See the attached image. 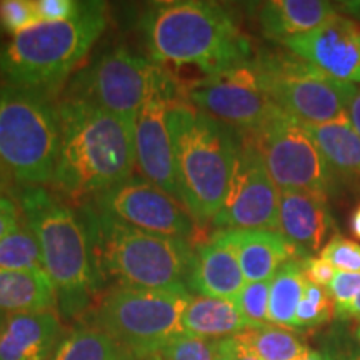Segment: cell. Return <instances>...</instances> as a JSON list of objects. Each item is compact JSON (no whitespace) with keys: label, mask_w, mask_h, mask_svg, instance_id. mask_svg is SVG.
Wrapping results in <instances>:
<instances>
[{"label":"cell","mask_w":360,"mask_h":360,"mask_svg":"<svg viewBox=\"0 0 360 360\" xmlns=\"http://www.w3.org/2000/svg\"><path fill=\"white\" fill-rule=\"evenodd\" d=\"M282 45L328 77L360 84V27L347 17L337 13L319 29L283 40Z\"/></svg>","instance_id":"cell-16"},{"label":"cell","mask_w":360,"mask_h":360,"mask_svg":"<svg viewBox=\"0 0 360 360\" xmlns=\"http://www.w3.org/2000/svg\"><path fill=\"white\" fill-rule=\"evenodd\" d=\"M347 120L352 129L360 135V87L354 85L352 94L347 101Z\"/></svg>","instance_id":"cell-40"},{"label":"cell","mask_w":360,"mask_h":360,"mask_svg":"<svg viewBox=\"0 0 360 360\" xmlns=\"http://www.w3.org/2000/svg\"><path fill=\"white\" fill-rule=\"evenodd\" d=\"M0 269L45 270L37 237L27 225H20L0 240Z\"/></svg>","instance_id":"cell-28"},{"label":"cell","mask_w":360,"mask_h":360,"mask_svg":"<svg viewBox=\"0 0 360 360\" xmlns=\"http://www.w3.org/2000/svg\"><path fill=\"white\" fill-rule=\"evenodd\" d=\"M350 229H352V233L357 238H360V205L355 209L352 215V220H350Z\"/></svg>","instance_id":"cell-43"},{"label":"cell","mask_w":360,"mask_h":360,"mask_svg":"<svg viewBox=\"0 0 360 360\" xmlns=\"http://www.w3.org/2000/svg\"><path fill=\"white\" fill-rule=\"evenodd\" d=\"M20 217L17 204L8 197L0 199V240H4L8 233L20 227Z\"/></svg>","instance_id":"cell-38"},{"label":"cell","mask_w":360,"mask_h":360,"mask_svg":"<svg viewBox=\"0 0 360 360\" xmlns=\"http://www.w3.org/2000/svg\"><path fill=\"white\" fill-rule=\"evenodd\" d=\"M225 344H227L229 355H231V360H262L259 355H255L252 350L247 347V345L240 339H237L236 335L225 339Z\"/></svg>","instance_id":"cell-39"},{"label":"cell","mask_w":360,"mask_h":360,"mask_svg":"<svg viewBox=\"0 0 360 360\" xmlns=\"http://www.w3.org/2000/svg\"><path fill=\"white\" fill-rule=\"evenodd\" d=\"M39 24L34 0H0V29L15 37Z\"/></svg>","instance_id":"cell-32"},{"label":"cell","mask_w":360,"mask_h":360,"mask_svg":"<svg viewBox=\"0 0 360 360\" xmlns=\"http://www.w3.org/2000/svg\"><path fill=\"white\" fill-rule=\"evenodd\" d=\"M337 8L326 0H270L259 7L257 20L267 39L283 42L326 24Z\"/></svg>","instance_id":"cell-21"},{"label":"cell","mask_w":360,"mask_h":360,"mask_svg":"<svg viewBox=\"0 0 360 360\" xmlns=\"http://www.w3.org/2000/svg\"><path fill=\"white\" fill-rule=\"evenodd\" d=\"M169 129L180 200L192 219L214 220L231 182L240 134L179 98L170 107Z\"/></svg>","instance_id":"cell-4"},{"label":"cell","mask_w":360,"mask_h":360,"mask_svg":"<svg viewBox=\"0 0 360 360\" xmlns=\"http://www.w3.org/2000/svg\"><path fill=\"white\" fill-rule=\"evenodd\" d=\"M139 27L157 65H192L209 75L252 60L250 40L232 12L207 0H169L148 6Z\"/></svg>","instance_id":"cell-2"},{"label":"cell","mask_w":360,"mask_h":360,"mask_svg":"<svg viewBox=\"0 0 360 360\" xmlns=\"http://www.w3.org/2000/svg\"><path fill=\"white\" fill-rule=\"evenodd\" d=\"M17 199L25 225L37 237L58 307L64 315L79 314L102 283V272L82 217L40 186L22 187Z\"/></svg>","instance_id":"cell-3"},{"label":"cell","mask_w":360,"mask_h":360,"mask_svg":"<svg viewBox=\"0 0 360 360\" xmlns=\"http://www.w3.org/2000/svg\"><path fill=\"white\" fill-rule=\"evenodd\" d=\"M220 237L236 250L247 282L272 281L289 260L300 259L281 232L267 229H222Z\"/></svg>","instance_id":"cell-19"},{"label":"cell","mask_w":360,"mask_h":360,"mask_svg":"<svg viewBox=\"0 0 360 360\" xmlns=\"http://www.w3.org/2000/svg\"><path fill=\"white\" fill-rule=\"evenodd\" d=\"M119 342L98 327H79L58 342L51 360H135Z\"/></svg>","instance_id":"cell-25"},{"label":"cell","mask_w":360,"mask_h":360,"mask_svg":"<svg viewBox=\"0 0 360 360\" xmlns=\"http://www.w3.org/2000/svg\"><path fill=\"white\" fill-rule=\"evenodd\" d=\"M265 162L278 191H307L330 197L339 182L328 169L305 124L281 110L255 134L247 135Z\"/></svg>","instance_id":"cell-10"},{"label":"cell","mask_w":360,"mask_h":360,"mask_svg":"<svg viewBox=\"0 0 360 360\" xmlns=\"http://www.w3.org/2000/svg\"><path fill=\"white\" fill-rule=\"evenodd\" d=\"M177 98V85L160 67L135 119V157L146 180L182 204L169 129V112Z\"/></svg>","instance_id":"cell-14"},{"label":"cell","mask_w":360,"mask_h":360,"mask_svg":"<svg viewBox=\"0 0 360 360\" xmlns=\"http://www.w3.org/2000/svg\"><path fill=\"white\" fill-rule=\"evenodd\" d=\"M295 360H323V359H322V355H321V352H319V350L310 349L307 345V347H305L302 352H300V355Z\"/></svg>","instance_id":"cell-42"},{"label":"cell","mask_w":360,"mask_h":360,"mask_svg":"<svg viewBox=\"0 0 360 360\" xmlns=\"http://www.w3.org/2000/svg\"><path fill=\"white\" fill-rule=\"evenodd\" d=\"M344 321H355V322H360V294L357 295V299L354 300L352 307L349 309L347 315H345Z\"/></svg>","instance_id":"cell-41"},{"label":"cell","mask_w":360,"mask_h":360,"mask_svg":"<svg viewBox=\"0 0 360 360\" xmlns=\"http://www.w3.org/2000/svg\"><path fill=\"white\" fill-rule=\"evenodd\" d=\"M6 177H4L2 175V172H0V199H2V193H4V191H6Z\"/></svg>","instance_id":"cell-45"},{"label":"cell","mask_w":360,"mask_h":360,"mask_svg":"<svg viewBox=\"0 0 360 360\" xmlns=\"http://www.w3.org/2000/svg\"><path fill=\"white\" fill-rule=\"evenodd\" d=\"M305 285V276L300 259L289 260L277 270L270 281L269 323L294 328L295 314Z\"/></svg>","instance_id":"cell-26"},{"label":"cell","mask_w":360,"mask_h":360,"mask_svg":"<svg viewBox=\"0 0 360 360\" xmlns=\"http://www.w3.org/2000/svg\"><path fill=\"white\" fill-rule=\"evenodd\" d=\"M6 321H7V314L0 310V332H2L4 326H6Z\"/></svg>","instance_id":"cell-47"},{"label":"cell","mask_w":360,"mask_h":360,"mask_svg":"<svg viewBox=\"0 0 360 360\" xmlns=\"http://www.w3.org/2000/svg\"><path fill=\"white\" fill-rule=\"evenodd\" d=\"M192 297L188 290L119 287L102 300L94 321L129 352L157 357L184 334L182 315Z\"/></svg>","instance_id":"cell-8"},{"label":"cell","mask_w":360,"mask_h":360,"mask_svg":"<svg viewBox=\"0 0 360 360\" xmlns=\"http://www.w3.org/2000/svg\"><path fill=\"white\" fill-rule=\"evenodd\" d=\"M94 209L107 217L157 236L188 238L192 217L169 193L146 179L130 177L94 197Z\"/></svg>","instance_id":"cell-15"},{"label":"cell","mask_w":360,"mask_h":360,"mask_svg":"<svg viewBox=\"0 0 360 360\" xmlns=\"http://www.w3.org/2000/svg\"><path fill=\"white\" fill-rule=\"evenodd\" d=\"M319 352L323 360H360V344L352 330L337 326L323 335Z\"/></svg>","instance_id":"cell-34"},{"label":"cell","mask_w":360,"mask_h":360,"mask_svg":"<svg viewBox=\"0 0 360 360\" xmlns=\"http://www.w3.org/2000/svg\"><path fill=\"white\" fill-rule=\"evenodd\" d=\"M60 146L51 182L74 197L98 193L130 179L135 157V119L67 97L57 105Z\"/></svg>","instance_id":"cell-1"},{"label":"cell","mask_w":360,"mask_h":360,"mask_svg":"<svg viewBox=\"0 0 360 360\" xmlns=\"http://www.w3.org/2000/svg\"><path fill=\"white\" fill-rule=\"evenodd\" d=\"M300 265H302L305 281L312 282L315 285L326 287V289L337 272L330 264L319 257V255H315V257L300 259Z\"/></svg>","instance_id":"cell-37"},{"label":"cell","mask_w":360,"mask_h":360,"mask_svg":"<svg viewBox=\"0 0 360 360\" xmlns=\"http://www.w3.org/2000/svg\"><path fill=\"white\" fill-rule=\"evenodd\" d=\"M278 199H281V191L270 177L259 148L247 135H240V146H238L227 193L212 224L219 231L222 229L277 231Z\"/></svg>","instance_id":"cell-13"},{"label":"cell","mask_w":360,"mask_h":360,"mask_svg":"<svg viewBox=\"0 0 360 360\" xmlns=\"http://www.w3.org/2000/svg\"><path fill=\"white\" fill-rule=\"evenodd\" d=\"M102 276L109 274L122 287L188 290L193 249L186 238L165 237L97 212L85 205L82 215Z\"/></svg>","instance_id":"cell-6"},{"label":"cell","mask_w":360,"mask_h":360,"mask_svg":"<svg viewBox=\"0 0 360 360\" xmlns=\"http://www.w3.org/2000/svg\"><path fill=\"white\" fill-rule=\"evenodd\" d=\"M60 330V321L52 310L7 315L0 332V360H51Z\"/></svg>","instance_id":"cell-20"},{"label":"cell","mask_w":360,"mask_h":360,"mask_svg":"<svg viewBox=\"0 0 360 360\" xmlns=\"http://www.w3.org/2000/svg\"><path fill=\"white\" fill-rule=\"evenodd\" d=\"M247 283L236 250L217 232L193 250L187 278L188 292L202 297L236 300Z\"/></svg>","instance_id":"cell-18"},{"label":"cell","mask_w":360,"mask_h":360,"mask_svg":"<svg viewBox=\"0 0 360 360\" xmlns=\"http://www.w3.org/2000/svg\"><path fill=\"white\" fill-rule=\"evenodd\" d=\"M214 360H231V355H229V349H227V344H225V339L219 340L217 354H215Z\"/></svg>","instance_id":"cell-44"},{"label":"cell","mask_w":360,"mask_h":360,"mask_svg":"<svg viewBox=\"0 0 360 360\" xmlns=\"http://www.w3.org/2000/svg\"><path fill=\"white\" fill-rule=\"evenodd\" d=\"M277 231L300 259L319 255L328 232L327 197L307 191H281Z\"/></svg>","instance_id":"cell-17"},{"label":"cell","mask_w":360,"mask_h":360,"mask_svg":"<svg viewBox=\"0 0 360 360\" xmlns=\"http://www.w3.org/2000/svg\"><path fill=\"white\" fill-rule=\"evenodd\" d=\"M255 327L244 317L236 300L192 297L182 315L184 334L222 340Z\"/></svg>","instance_id":"cell-23"},{"label":"cell","mask_w":360,"mask_h":360,"mask_svg":"<svg viewBox=\"0 0 360 360\" xmlns=\"http://www.w3.org/2000/svg\"><path fill=\"white\" fill-rule=\"evenodd\" d=\"M335 317V305L326 287L305 281L302 299L295 314L294 328H315Z\"/></svg>","instance_id":"cell-29"},{"label":"cell","mask_w":360,"mask_h":360,"mask_svg":"<svg viewBox=\"0 0 360 360\" xmlns=\"http://www.w3.org/2000/svg\"><path fill=\"white\" fill-rule=\"evenodd\" d=\"M159 355H157V357H139V359H135V360H159Z\"/></svg>","instance_id":"cell-48"},{"label":"cell","mask_w":360,"mask_h":360,"mask_svg":"<svg viewBox=\"0 0 360 360\" xmlns=\"http://www.w3.org/2000/svg\"><path fill=\"white\" fill-rule=\"evenodd\" d=\"M187 102L240 135H252L282 109L264 87L254 58L244 65L197 80Z\"/></svg>","instance_id":"cell-11"},{"label":"cell","mask_w":360,"mask_h":360,"mask_svg":"<svg viewBox=\"0 0 360 360\" xmlns=\"http://www.w3.org/2000/svg\"><path fill=\"white\" fill-rule=\"evenodd\" d=\"M319 257L340 272H360V244L350 238L334 236L319 252Z\"/></svg>","instance_id":"cell-33"},{"label":"cell","mask_w":360,"mask_h":360,"mask_svg":"<svg viewBox=\"0 0 360 360\" xmlns=\"http://www.w3.org/2000/svg\"><path fill=\"white\" fill-rule=\"evenodd\" d=\"M254 62L265 90L285 114L305 125L349 122L354 84L328 77L294 53H262Z\"/></svg>","instance_id":"cell-9"},{"label":"cell","mask_w":360,"mask_h":360,"mask_svg":"<svg viewBox=\"0 0 360 360\" xmlns=\"http://www.w3.org/2000/svg\"><path fill=\"white\" fill-rule=\"evenodd\" d=\"M219 340L180 334L169 342L159 360H214Z\"/></svg>","instance_id":"cell-30"},{"label":"cell","mask_w":360,"mask_h":360,"mask_svg":"<svg viewBox=\"0 0 360 360\" xmlns=\"http://www.w3.org/2000/svg\"><path fill=\"white\" fill-rule=\"evenodd\" d=\"M339 186L360 191V135L349 122L305 125Z\"/></svg>","instance_id":"cell-22"},{"label":"cell","mask_w":360,"mask_h":360,"mask_svg":"<svg viewBox=\"0 0 360 360\" xmlns=\"http://www.w3.org/2000/svg\"><path fill=\"white\" fill-rule=\"evenodd\" d=\"M269 299H270V281L247 282L236 304L244 314V317L254 326L269 323Z\"/></svg>","instance_id":"cell-31"},{"label":"cell","mask_w":360,"mask_h":360,"mask_svg":"<svg viewBox=\"0 0 360 360\" xmlns=\"http://www.w3.org/2000/svg\"><path fill=\"white\" fill-rule=\"evenodd\" d=\"M57 295L45 270L0 269V310L6 314L42 312L56 305Z\"/></svg>","instance_id":"cell-24"},{"label":"cell","mask_w":360,"mask_h":360,"mask_svg":"<svg viewBox=\"0 0 360 360\" xmlns=\"http://www.w3.org/2000/svg\"><path fill=\"white\" fill-rule=\"evenodd\" d=\"M82 2L75 0H34L39 22H64L70 20L80 11Z\"/></svg>","instance_id":"cell-36"},{"label":"cell","mask_w":360,"mask_h":360,"mask_svg":"<svg viewBox=\"0 0 360 360\" xmlns=\"http://www.w3.org/2000/svg\"><path fill=\"white\" fill-rule=\"evenodd\" d=\"M160 65L124 47L102 53L72 80L69 98L137 119Z\"/></svg>","instance_id":"cell-12"},{"label":"cell","mask_w":360,"mask_h":360,"mask_svg":"<svg viewBox=\"0 0 360 360\" xmlns=\"http://www.w3.org/2000/svg\"><path fill=\"white\" fill-rule=\"evenodd\" d=\"M107 27V4L82 2L70 20L39 22L0 49V75L8 85L51 96L84 60Z\"/></svg>","instance_id":"cell-5"},{"label":"cell","mask_w":360,"mask_h":360,"mask_svg":"<svg viewBox=\"0 0 360 360\" xmlns=\"http://www.w3.org/2000/svg\"><path fill=\"white\" fill-rule=\"evenodd\" d=\"M327 292L335 305V317L344 321L354 300L360 294V272H340L337 270Z\"/></svg>","instance_id":"cell-35"},{"label":"cell","mask_w":360,"mask_h":360,"mask_svg":"<svg viewBox=\"0 0 360 360\" xmlns=\"http://www.w3.org/2000/svg\"><path fill=\"white\" fill-rule=\"evenodd\" d=\"M60 146L57 105L39 90L0 85V172L25 186L52 180Z\"/></svg>","instance_id":"cell-7"},{"label":"cell","mask_w":360,"mask_h":360,"mask_svg":"<svg viewBox=\"0 0 360 360\" xmlns=\"http://www.w3.org/2000/svg\"><path fill=\"white\" fill-rule=\"evenodd\" d=\"M352 334H354V337H355V339H357V342L360 344V322L355 323V327L352 328Z\"/></svg>","instance_id":"cell-46"},{"label":"cell","mask_w":360,"mask_h":360,"mask_svg":"<svg viewBox=\"0 0 360 360\" xmlns=\"http://www.w3.org/2000/svg\"><path fill=\"white\" fill-rule=\"evenodd\" d=\"M236 337L262 360H295L307 347L290 328L274 326V323L245 328Z\"/></svg>","instance_id":"cell-27"}]
</instances>
